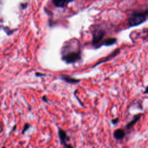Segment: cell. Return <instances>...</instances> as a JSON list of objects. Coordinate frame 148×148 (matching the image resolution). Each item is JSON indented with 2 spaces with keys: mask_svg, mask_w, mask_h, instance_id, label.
<instances>
[{
  "mask_svg": "<svg viewBox=\"0 0 148 148\" xmlns=\"http://www.w3.org/2000/svg\"><path fill=\"white\" fill-rule=\"evenodd\" d=\"M113 136L117 140H122L125 136L124 131L123 129H120V128L116 130L113 132Z\"/></svg>",
  "mask_w": 148,
  "mask_h": 148,
  "instance_id": "7",
  "label": "cell"
},
{
  "mask_svg": "<svg viewBox=\"0 0 148 148\" xmlns=\"http://www.w3.org/2000/svg\"><path fill=\"white\" fill-rule=\"evenodd\" d=\"M118 122H119L118 117H117V118L114 119H113L112 120V124H116L118 123Z\"/></svg>",
  "mask_w": 148,
  "mask_h": 148,
  "instance_id": "12",
  "label": "cell"
},
{
  "mask_svg": "<svg viewBox=\"0 0 148 148\" xmlns=\"http://www.w3.org/2000/svg\"><path fill=\"white\" fill-rule=\"evenodd\" d=\"M141 117V114L136 115L134 117V118L132 119V120L127 124V126H126V128L128 130H130V128H132V127L134 126L135 124H136V122H137L140 119Z\"/></svg>",
  "mask_w": 148,
  "mask_h": 148,
  "instance_id": "8",
  "label": "cell"
},
{
  "mask_svg": "<svg viewBox=\"0 0 148 148\" xmlns=\"http://www.w3.org/2000/svg\"><path fill=\"white\" fill-rule=\"evenodd\" d=\"M120 51L119 49H117L113 51V52H112V54H109V56H107V57H106L105 58H104V59L103 60V61H101V62H98V63H97L95 65V66H93V67H96V66H99V65L100 64L103 63V62H108V61H109V60H111L112 59V58H113V57H115V56H116L117 54H118L119 53H120Z\"/></svg>",
  "mask_w": 148,
  "mask_h": 148,
  "instance_id": "6",
  "label": "cell"
},
{
  "mask_svg": "<svg viewBox=\"0 0 148 148\" xmlns=\"http://www.w3.org/2000/svg\"><path fill=\"white\" fill-rule=\"evenodd\" d=\"M117 39L115 38H109L107 39H105L104 41L101 44L102 46H111L114 45L115 43L116 42Z\"/></svg>",
  "mask_w": 148,
  "mask_h": 148,
  "instance_id": "9",
  "label": "cell"
},
{
  "mask_svg": "<svg viewBox=\"0 0 148 148\" xmlns=\"http://www.w3.org/2000/svg\"><path fill=\"white\" fill-rule=\"evenodd\" d=\"M30 127V124H28V123L25 124V126H24L23 130V131H22V134L25 133V131H26L27 130L29 129V127Z\"/></svg>",
  "mask_w": 148,
  "mask_h": 148,
  "instance_id": "11",
  "label": "cell"
},
{
  "mask_svg": "<svg viewBox=\"0 0 148 148\" xmlns=\"http://www.w3.org/2000/svg\"><path fill=\"white\" fill-rule=\"evenodd\" d=\"M144 94H148V86L146 87V89H145V91H144Z\"/></svg>",
  "mask_w": 148,
  "mask_h": 148,
  "instance_id": "13",
  "label": "cell"
},
{
  "mask_svg": "<svg viewBox=\"0 0 148 148\" xmlns=\"http://www.w3.org/2000/svg\"><path fill=\"white\" fill-rule=\"evenodd\" d=\"M105 35V31L102 29L97 28L93 33L92 44L95 48H99L101 46L103 39Z\"/></svg>",
  "mask_w": 148,
  "mask_h": 148,
  "instance_id": "2",
  "label": "cell"
},
{
  "mask_svg": "<svg viewBox=\"0 0 148 148\" xmlns=\"http://www.w3.org/2000/svg\"><path fill=\"white\" fill-rule=\"evenodd\" d=\"M54 4L57 7H64L68 2L66 0H53Z\"/></svg>",
  "mask_w": 148,
  "mask_h": 148,
  "instance_id": "10",
  "label": "cell"
},
{
  "mask_svg": "<svg viewBox=\"0 0 148 148\" xmlns=\"http://www.w3.org/2000/svg\"><path fill=\"white\" fill-rule=\"evenodd\" d=\"M62 58L66 63L74 64L81 60L79 42L76 39L66 42L62 49Z\"/></svg>",
  "mask_w": 148,
  "mask_h": 148,
  "instance_id": "1",
  "label": "cell"
},
{
  "mask_svg": "<svg viewBox=\"0 0 148 148\" xmlns=\"http://www.w3.org/2000/svg\"><path fill=\"white\" fill-rule=\"evenodd\" d=\"M45 75H43L42 74H41V73H36V76H45Z\"/></svg>",
  "mask_w": 148,
  "mask_h": 148,
  "instance_id": "15",
  "label": "cell"
},
{
  "mask_svg": "<svg viewBox=\"0 0 148 148\" xmlns=\"http://www.w3.org/2000/svg\"><path fill=\"white\" fill-rule=\"evenodd\" d=\"M58 136H59L61 144L63 145L64 146H66V147H72L71 146L67 144V142L70 141V138L67 136V133L65 131L62 130V129L59 128L58 131Z\"/></svg>",
  "mask_w": 148,
  "mask_h": 148,
  "instance_id": "4",
  "label": "cell"
},
{
  "mask_svg": "<svg viewBox=\"0 0 148 148\" xmlns=\"http://www.w3.org/2000/svg\"><path fill=\"white\" fill-rule=\"evenodd\" d=\"M60 79L62 80H63L66 82L70 84L77 83H79L80 81V80L77 79L76 78H72L71 76H69V75H62L60 76Z\"/></svg>",
  "mask_w": 148,
  "mask_h": 148,
  "instance_id": "5",
  "label": "cell"
},
{
  "mask_svg": "<svg viewBox=\"0 0 148 148\" xmlns=\"http://www.w3.org/2000/svg\"><path fill=\"white\" fill-rule=\"evenodd\" d=\"M146 20V16L143 13H136L132 15L128 19V23L130 27L138 25L145 22Z\"/></svg>",
  "mask_w": 148,
  "mask_h": 148,
  "instance_id": "3",
  "label": "cell"
},
{
  "mask_svg": "<svg viewBox=\"0 0 148 148\" xmlns=\"http://www.w3.org/2000/svg\"><path fill=\"white\" fill-rule=\"evenodd\" d=\"M73 0H66V1H67V2H71V1H72Z\"/></svg>",
  "mask_w": 148,
  "mask_h": 148,
  "instance_id": "16",
  "label": "cell"
},
{
  "mask_svg": "<svg viewBox=\"0 0 148 148\" xmlns=\"http://www.w3.org/2000/svg\"><path fill=\"white\" fill-rule=\"evenodd\" d=\"M42 99L43 101H44L45 102H46V103H48V99H47V98L45 96L43 97H42Z\"/></svg>",
  "mask_w": 148,
  "mask_h": 148,
  "instance_id": "14",
  "label": "cell"
}]
</instances>
